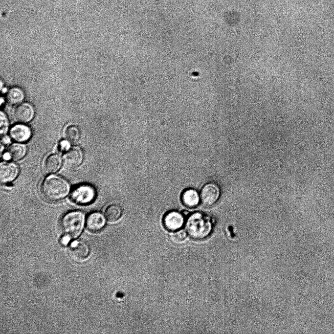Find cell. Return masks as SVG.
Wrapping results in <instances>:
<instances>
[{
    "instance_id": "obj_1",
    "label": "cell",
    "mask_w": 334,
    "mask_h": 334,
    "mask_svg": "<svg viewBox=\"0 0 334 334\" xmlns=\"http://www.w3.org/2000/svg\"><path fill=\"white\" fill-rule=\"evenodd\" d=\"M70 187L64 178L58 176H49L42 181L40 192L46 200L54 202L64 199L68 193Z\"/></svg>"
},
{
    "instance_id": "obj_2",
    "label": "cell",
    "mask_w": 334,
    "mask_h": 334,
    "mask_svg": "<svg viewBox=\"0 0 334 334\" xmlns=\"http://www.w3.org/2000/svg\"><path fill=\"white\" fill-rule=\"evenodd\" d=\"M185 227L190 237L195 239L200 240L210 235L213 229V223L208 215L197 212L189 216Z\"/></svg>"
},
{
    "instance_id": "obj_3",
    "label": "cell",
    "mask_w": 334,
    "mask_h": 334,
    "mask_svg": "<svg viewBox=\"0 0 334 334\" xmlns=\"http://www.w3.org/2000/svg\"><path fill=\"white\" fill-rule=\"evenodd\" d=\"M85 223V215L80 211H71L62 218L60 226L65 235L71 239L78 236L82 231Z\"/></svg>"
},
{
    "instance_id": "obj_4",
    "label": "cell",
    "mask_w": 334,
    "mask_h": 334,
    "mask_svg": "<svg viewBox=\"0 0 334 334\" xmlns=\"http://www.w3.org/2000/svg\"><path fill=\"white\" fill-rule=\"evenodd\" d=\"M96 195V190L92 185L83 183L75 186L72 189L70 199L77 204L87 205L93 201Z\"/></svg>"
},
{
    "instance_id": "obj_5",
    "label": "cell",
    "mask_w": 334,
    "mask_h": 334,
    "mask_svg": "<svg viewBox=\"0 0 334 334\" xmlns=\"http://www.w3.org/2000/svg\"><path fill=\"white\" fill-rule=\"evenodd\" d=\"M220 195V189L217 184L209 182L205 184L200 193L202 203L206 206H211L217 202Z\"/></svg>"
},
{
    "instance_id": "obj_6",
    "label": "cell",
    "mask_w": 334,
    "mask_h": 334,
    "mask_svg": "<svg viewBox=\"0 0 334 334\" xmlns=\"http://www.w3.org/2000/svg\"><path fill=\"white\" fill-rule=\"evenodd\" d=\"M89 252V249L88 244L80 240L73 242L68 249L70 258L77 262L85 260L88 257Z\"/></svg>"
},
{
    "instance_id": "obj_7",
    "label": "cell",
    "mask_w": 334,
    "mask_h": 334,
    "mask_svg": "<svg viewBox=\"0 0 334 334\" xmlns=\"http://www.w3.org/2000/svg\"><path fill=\"white\" fill-rule=\"evenodd\" d=\"M184 223L183 214L175 210L168 212L163 218L164 226L171 231H175L180 228Z\"/></svg>"
},
{
    "instance_id": "obj_8",
    "label": "cell",
    "mask_w": 334,
    "mask_h": 334,
    "mask_svg": "<svg viewBox=\"0 0 334 334\" xmlns=\"http://www.w3.org/2000/svg\"><path fill=\"white\" fill-rule=\"evenodd\" d=\"M83 155L81 150L78 147H73L66 151L63 156L65 166L69 169H74L82 163Z\"/></svg>"
},
{
    "instance_id": "obj_9",
    "label": "cell",
    "mask_w": 334,
    "mask_h": 334,
    "mask_svg": "<svg viewBox=\"0 0 334 334\" xmlns=\"http://www.w3.org/2000/svg\"><path fill=\"white\" fill-rule=\"evenodd\" d=\"M35 114V110L32 105L24 103L19 105L15 109L14 116L15 119L21 123L31 121Z\"/></svg>"
},
{
    "instance_id": "obj_10",
    "label": "cell",
    "mask_w": 334,
    "mask_h": 334,
    "mask_svg": "<svg viewBox=\"0 0 334 334\" xmlns=\"http://www.w3.org/2000/svg\"><path fill=\"white\" fill-rule=\"evenodd\" d=\"M19 173L18 167L12 162H2L0 164V180L7 183L15 179Z\"/></svg>"
},
{
    "instance_id": "obj_11",
    "label": "cell",
    "mask_w": 334,
    "mask_h": 334,
    "mask_svg": "<svg viewBox=\"0 0 334 334\" xmlns=\"http://www.w3.org/2000/svg\"><path fill=\"white\" fill-rule=\"evenodd\" d=\"M32 135L30 128L23 124L13 126L10 130V135L15 141L24 142L28 141Z\"/></svg>"
},
{
    "instance_id": "obj_12",
    "label": "cell",
    "mask_w": 334,
    "mask_h": 334,
    "mask_svg": "<svg viewBox=\"0 0 334 334\" xmlns=\"http://www.w3.org/2000/svg\"><path fill=\"white\" fill-rule=\"evenodd\" d=\"M105 217L101 213L94 212L88 216L86 224L89 230L97 232L103 228L105 225Z\"/></svg>"
},
{
    "instance_id": "obj_13",
    "label": "cell",
    "mask_w": 334,
    "mask_h": 334,
    "mask_svg": "<svg viewBox=\"0 0 334 334\" xmlns=\"http://www.w3.org/2000/svg\"><path fill=\"white\" fill-rule=\"evenodd\" d=\"M181 200L185 206L193 208L199 204L200 199L198 192L195 189L189 188L185 190L182 193Z\"/></svg>"
},
{
    "instance_id": "obj_14",
    "label": "cell",
    "mask_w": 334,
    "mask_h": 334,
    "mask_svg": "<svg viewBox=\"0 0 334 334\" xmlns=\"http://www.w3.org/2000/svg\"><path fill=\"white\" fill-rule=\"evenodd\" d=\"M62 164L61 157L57 155H51L45 159L43 163L44 171L47 174H53L57 172Z\"/></svg>"
},
{
    "instance_id": "obj_15",
    "label": "cell",
    "mask_w": 334,
    "mask_h": 334,
    "mask_svg": "<svg viewBox=\"0 0 334 334\" xmlns=\"http://www.w3.org/2000/svg\"><path fill=\"white\" fill-rule=\"evenodd\" d=\"M24 98V93L20 88L13 87L11 88L6 94V100L8 102L13 105L20 104Z\"/></svg>"
},
{
    "instance_id": "obj_16",
    "label": "cell",
    "mask_w": 334,
    "mask_h": 334,
    "mask_svg": "<svg viewBox=\"0 0 334 334\" xmlns=\"http://www.w3.org/2000/svg\"><path fill=\"white\" fill-rule=\"evenodd\" d=\"M26 152L27 148L25 145L20 143L12 144L7 151L11 158L14 160H19L22 159L26 155Z\"/></svg>"
},
{
    "instance_id": "obj_17",
    "label": "cell",
    "mask_w": 334,
    "mask_h": 334,
    "mask_svg": "<svg viewBox=\"0 0 334 334\" xmlns=\"http://www.w3.org/2000/svg\"><path fill=\"white\" fill-rule=\"evenodd\" d=\"M122 214L121 207L115 204L109 205L105 212L106 218L110 222H113L120 219Z\"/></svg>"
},
{
    "instance_id": "obj_18",
    "label": "cell",
    "mask_w": 334,
    "mask_h": 334,
    "mask_svg": "<svg viewBox=\"0 0 334 334\" xmlns=\"http://www.w3.org/2000/svg\"><path fill=\"white\" fill-rule=\"evenodd\" d=\"M65 135L68 141L74 143L79 141L80 138V132L77 126L70 125L66 129Z\"/></svg>"
},
{
    "instance_id": "obj_19",
    "label": "cell",
    "mask_w": 334,
    "mask_h": 334,
    "mask_svg": "<svg viewBox=\"0 0 334 334\" xmlns=\"http://www.w3.org/2000/svg\"><path fill=\"white\" fill-rule=\"evenodd\" d=\"M187 238V233L185 231L180 230L178 231L171 236L172 241L176 244H180L183 242Z\"/></svg>"
},
{
    "instance_id": "obj_20",
    "label": "cell",
    "mask_w": 334,
    "mask_h": 334,
    "mask_svg": "<svg viewBox=\"0 0 334 334\" xmlns=\"http://www.w3.org/2000/svg\"><path fill=\"white\" fill-rule=\"evenodd\" d=\"M0 134L4 135L7 133L9 128V122L7 117L5 113L2 111L0 113Z\"/></svg>"
},
{
    "instance_id": "obj_21",
    "label": "cell",
    "mask_w": 334,
    "mask_h": 334,
    "mask_svg": "<svg viewBox=\"0 0 334 334\" xmlns=\"http://www.w3.org/2000/svg\"><path fill=\"white\" fill-rule=\"evenodd\" d=\"M69 149V143L68 141L63 140L59 145V150L61 152L67 151Z\"/></svg>"
},
{
    "instance_id": "obj_22",
    "label": "cell",
    "mask_w": 334,
    "mask_h": 334,
    "mask_svg": "<svg viewBox=\"0 0 334 334\" xmlns=\"http://www.w3.org/2000/svg\"><path fill=\"white\" fill-rule=\"evenodd\" d=\"M70 239L71 238L70 237L65 235L61 239V244L64 245H67L69 243Z\"/></svg>"
},
{
    "instance_id": "obj_23",
    "label": "cell",
    "mask_w": 334,
    "mask_h": 334,
    "mask_svg": "<svg viewBox=\"0 0 334 334\" xmlns=\"http://www.w3.org/2000/svg\"><path fill=\"white\" fill-rule=\"evenodd\" d=\"M1 142L4 145H8L11 142L10 138L7 136L3 135V136L1 138Z\"/></svg>"
},
{
    "instance_id": "obj_24",
    "label": "cell",
    "mask_w": 334,
    "mask_h": 334,
    "mask_svg": "<svg viewBox=\"0 0 334 334\" xmlns=\"http://www.w3.org/2000/svg\"><path fill=\"white\" fill-rule=\"evenodd\" d=\"M2 158L4 160H8L10 159H11L10 156L9 155V154H8V153L7 152L5 153L4 154H3Z\"/></svg>"
}]
</instances>
